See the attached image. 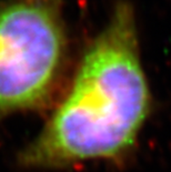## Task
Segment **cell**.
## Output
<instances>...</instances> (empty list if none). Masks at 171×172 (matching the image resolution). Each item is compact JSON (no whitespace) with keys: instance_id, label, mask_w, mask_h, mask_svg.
<instances>
[{"instance_id":"1","label":"cell","mask_w":171,"mask_h":172,"mask_svg":"<svg viewBox=\"0 0 171 172\" xmlns=\"http://www.w3.org/2000/svg\"><path fill=\"white\" fill-rule=\"evenodd\" d=\"M139 51L135 11L122 1L83 55L68 93L21 152V164L56 169L127 154L150 110Z\"/></svg>"},{"instance_id":"2","label":"cell","mask_w":171,"mask_h":172,"mask_svg":"<svg viewBox=\"0 0 171 172\" xmlns=\"http://www.w3.org/2000/svg\"><path fill=\"white\" fill-rule=\"evenodd\" d=\"M65 51L57 0H11L0 8V121L44 107Z\"/></svg>"}]
</instances>
